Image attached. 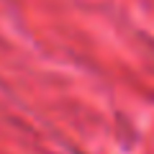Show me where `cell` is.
I'll list each match as a JSON object with an SVG mask.
<instances>
[]
</instances>
